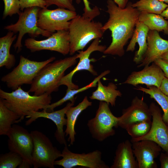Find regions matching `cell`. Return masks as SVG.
I'll return each mask as SVG.
<instances>
[{
	"mask_svg": "<svg viewBox=\"0 0 168 168\" xmlns=\"http://www.w3.org/2000/svg\"><path fill=\"white\" fill-rule=\"evenodd\" d=\"M160 58L168 60V51L163 54Z\"/></svg>",
	"mask_w": 168,
	"mask_h": 168,
	"instance_id": "obj_41",
	"label": "cell"
},
{
	"mask_svg": "<svg viewBox=\"0 0 168 168\" xmlns=\"http://www.w3.org/2000/svg\"><path fill=\"white\" fill-rule=\"evenodd\" d=\"M0 97L7 108L20 116L19 122L28 112L44 110L45 107L50 104L52 100L50 94L45 93L40 96H31L29 91H24L21 86L11 92L0 89Z\"/></svg>",
	"mask_w": 168,
	"mask_h": 168,
	"instance_id": "obj_3",
	"label": "cell"
},
{
	"mask_svg": "<svg viewBox=\"0 0 168 168\" xmlns=\"http://www.w3.org/2000/svg\"><path fill=\"white\" fill-rule=\"evenodd\" d=\"M152 124L151 119H147L130 124L125 129L131 139H136L147 134L151 129Z\"/></svg>",
	"mask_w": 168,
	"mask_h": 168,
	"instance_id": "obj_30",
	"label": "cell"
},
{
	"mask_svg": "<svg viewBox=\"0 0 168 168\" xmlns=\"http://www.w3.org/2000/svg\"><path fill=\"white\" fill-rule=\"evenodd\" d=\"M110 168H138L131 142L127 140L118 145Z\"/></svg>",
	"mask_w": 168,
	"mask_h": 168,
	"instance_id": "obj_21",
	"label": "cell"
},
{
	"mask_svg": "<svg viewBox=\"0 0 168 168\" xmlns=\"http://www.w3.org/2000/svg\"><path fill=\"white\" fill-rule=\"evenodd\" d=\"M159 1L162 2H165L166 3H168V0H158Z\"/></svg>",
	"mask_w": 168,
	"mask_h": 168,
	"instance_id": "obj_42",
	"label": "cell"
},
{
	"mask_svg": "<svg viewBox=\"0 0 168 168\" xmlns=\"http://www.w3.org/2000/svg\"><path fill=\"white\" fill-rule=\"evenodd\" d=\"M4 4V9L3 19L7 16H12L15 14H19L20 6L19 0H3Z\"/></svg>",
	"mask_w": 168,
	"mask_h": 168,
	"instance_id": "obj_32",
	"label": "cell"
},
{
	"mask_svg": "<svg viewBox=\"0 0 168 168\" xmlns=\"http://www.w3.org/2000/svg\"><path fill=\"white\" fill-rule=\"evenodd\" d=\"M46 3V8L52 5H55L58 7L65 8L70 10L75 11L76 9L70 0H44Z\"/></svg>",
	"mask_w": 168,
	"mask_h": 168,
	"instance_id": "obj_35",
	"label": "cell"
},
{
	"mask_svg": "<svg viewBox=\"0 0 168 168\" xmlns=\"http://www.w3.org/2000/svg\"><path fill=\"white\" fill-rule=\"evenodd\" d=\"M96 89L92 94L89 98L91 100H96L110 104L114 106L117 97H121L122 94L117 90L116 85L113 82H110L107 86L102 84L100 80L97 82Z\"/></svg>",
	"mask_w": 168,
	"mask_h": 168,
	"instance_id": "obj_23",
	"label": "cell"
},
{
	"mask_svg": "<svg viewBox=\"0 0 168 168\" xmlns=\"http://www.w3.org/2000/svg\"><path fill=\"white\" fill-rule=\"evenodd\" d=\"M149 30L148 28L145 24L138 21L127 47V52H133L135 50L136 43L138 44V50L135 52L133 58V62L137 64L141 63L146 54L147 47V38Z\"/></svg>",
	"mask_w": 168,
	"mask_h": 168,
	"instance_id": "obj_20",
	"label": "cell"
},
{
	"mask_svg": "<svg viewBox=\"0 0 168 168\" xmlns=\"http://www.w3.org/2000/svg\"><path fill=\"white\" fill-rule=\"evenodd\" d=\"M133 152L138 168H156L155 159L160 155L162 148L154 142L143 140L132 142Z\"/></svg>",
	"mask_w": 168,
	"mask_h": 168,
	"instance_id": "obj_16",
	"label": "cell"
},
{
	"mask_svg": "<svg viewBox=\"0 0 168 168\" xmlns=\"http://www.w3.org/2000/svg\"><path fill=\"white\" fill-rule=\"evenodd\" d=\"M166 95L168 96V78L165 77L159 88Z\"/></svg>",
	"mask_w": 168,
	"mask_h": 168,
	"instance_id": "obj_38",
	"label": "cell"
},
{
	"mask_svg": "<svg viewBox=\"0 0 168 168\" xmlns=\"http://www.w3.org/2000/svg\"><path fill=\"white\" fill-rule=\"evenodd\" d=\"M107 3L106 12L109 17L102 30L104 33L108 29L111 31L112 41L103 53L121 57L125 53L124 46L133 35L140 12L133 7L130 2L124 8L118 7L113 0H108Z\"/></svg>",
	"mask_w": 168,
	"mask_h": 168,
	"instance_id": "obj_1",
	"label": "cell"
},
{
	"mask_svg": "<svg viewBox=\"0 0 168 168\" xmlns=\"http://www.w3.org/2000/svg\"><path fill=\"white\" fill-rule=\"evenodd\" d=\"M24 45L31 52L46 50L57 52L65 55L70 52L68 30H61L53 33L48 38L37 40L31 38L25 40Z\"/></svg>",
	"mask_w": 168,
	"mask_h": 168,
	"instance_id": "obj_12",
	"label": "cell"
},
{
	"mask_svg": "<svg viewBox=\"0 0 168 168\" xmlns=\"http://www.w3.org/2000/svg\"><path fill=\"white\" fill-rule=\"evenodd\" d=\"M119 7L124 8L126 6L128 0H113Z\"/></svg>",
	"mask_w": 168,
	"mask_h": 168,
	"instance_id": "obj_39",
	"label": "cell"
},
{
	"mask_svg": "<svg viewBox=\"0 0 168 168\" xmlns=\"http://www.w3.org/2000/svg\"><path fill=\"white\" fill-rule=\"evenodd\" d=\"M77 58L76 54L45 65L34 79L29 92H34V95L40 96L45 93L51 94L58 91L65 71L75 64Z\"/></svg>",
	"mask_w": 168,
	"mask_h": 168,
	"instance_id": "obj_2",
	"label": "cell"
},
{
	"mask_svg": "<svg viewBox=\"0 0 168 168\" xmlns=\"http://www.w3.org/2000/svg\"><path fill=\"white\" fill-rule=\"evenodd\" d=\"M165 77L162 70L153 62L151 65L145 66L141 71L132 72L121 84L136 87L139 84H145L147 87L154 86L159 88Z\"/></svg>",
	"mask_w": 168,
	"mask_h": 168,
	"instance_id": "obj_18",
	"label": "cell"
},
{
	"mask_svg": "<svg viewBox=\"0 0 168 168\" xmlns=\"http://www.w3.org/2000/svg\"><path fill=\"white\" fill-rule=\"evenodd\" d=\"M72 2L73 0H70ZM76 2L79 4L81 2V0H75ZM84 7L83 9L84 13L82 16L84 17L93 20L96 16L100 14V12L99 9L97 6H95L92 9L90 8L89 2L88 0H83Z\"/></svg>",
	"mask_w": 168,
	"mask_h": 168,
	"instance_id": "obj_33",
	"label": "cell"
},
{
	"mask_svg": "<svg viewBox=\"0 0 168 168\" xmlns=\"http://www.w3.org/2000/svg\"><path fill=\"white\" fill-rule=\"evenodd\" d=\"M102 24L77 15L70 21L68 29L70 55L82 50L91 41L101 38L104 33Z\"/></svg>",
	"mask_w": 168,
	"mask_h": 168,
	"instance_id": "obj_4",
	"label": "cell"
},
{
	"mask_svg": "<svg viewBox=\"0 0 168 168\" xmlns=\"http://www.w3.org/2000/svg\"><path fill=\"white\" fill-rule=\"evenodd\" d=\"M160 15L163 17L168 19V6Z\"/></svg>",
	"mask_w": 168,
	"mask_h": 168,
	"instance_id": "obj_40",
	"label": "cell"
},
{
	"mask_svg": "<svg viewBox=\"0 0 168 168\" xmlns=\"http://www.w3.org/2000/svg\"><path fill=\"white\" fill-rule=\"evenodd\" d=\"M23 161L21 156L11 151L0 156V168H16Z\"/></svg>",
	"mask_w": 168,
	"mask_h": 168,
	"instance_id": "obj_31",
	"label": "cell"
},
{
	"mask_svg": "<svg viewBox=\"0 0 168 168\" xmlns=\"http://www.w3.org/2000/svg\"><path fill=\"white\" fill-rule=\"evenodd\" d=\"M20 116L7 108L0 99V135H7L12 125L18 123Z\"/></svg>",
	"mask_w": 168,
	"mask_h": 168,
	"instance_id": "obj_28",
	"label": "cell"
},
{
	"mask_svg": "<svg viewBox=\"0 0 168 168\" xmlns=\"http://www.w3.org/2000/svg\"><path fill=\"white\" fill-rule=\"evenodd\" d=\"M164 72L165 76L168 78V60L159 58L154 62Z\"/></svg>",
	"mask_w": 168,
	"mask_h": 168,
	"instance_id": "obj_36",
	"label": "cell"
},
{
	"mask_svg": "<svg viewBox=\"0 0 168 168\" xmlns=\"http://www.w3.org/2000/svg\"><path fill=\"white\" fill-rule=\"evenodd\" d=\"M77 15L75 11L64 8H40L38 13V26L41 29L52 33L68 30L70 21Z\"/></svg>",
	"mask_w": 168,
	"mask_h": 168,
	"instance_id": "obj_10",
	"label": "cell"
},
{
	"mask_svg": "<svg viewBox=\"0 0 168 168\" xmlns=\"http://www.w3.org/2000/svg\"><path fill=\"white\" fill-rule=\"evenodd\" d=\"M160 15L140 12L138 21L145 24L149 30L162 31L168 35V21Z\"/></svg>",
	"mask_w": 168,
	"mask_h": 168,
	"instance_id": "obj_26",
	"label": "cell"
},
{
	"mask_svg": "<svg viewBox=\"0 0 168 168\" xmlns=\"http://www.w3.org/2000/svg\"><path fill=\"white\" fill-rule=\"evenodd\" d=\"M100 38L94 40L91 44L85 50L78 51V54H76L79 61L76 66L69 73L64 76L61 79L59 86L64 85L67 87V88L74 89L79 88V86L74 84L72 81V78L74 74L78 71L85 70L90 72L94 76L97 75V72L94 70L93 65L91 63V61L96 60L94 59L90 58L91 54L93 52L99 51L103 52L106 49L105 45H100Z\"/></svg>",
	"mask_w": 168,
	"mask_h": 168,
	"instance_id": "obj_13",
	"label": "cell"
},
{
	"mask_svg": "<svg viewBox=\"0 0 168 168\" xmlns=\"http://www.w3.org/2000/svg\"><path fill=\"white\" fill-rule=\"evenodd\" d=\"M149 108L152 115V124L148 133L144 136L134 139L131 142L143 140L152 141L158 145L165 152L168 153V126L164 122L159 108L152 102Z\"/></svg>",
	"mask_w": 168,
	"mask_h": 168,
	"instance_id": "obj_14",
	"label": "cell"
},
{
	"mask_svg": "<svg viewBox=\"0 0 168 168\" xmlns=\"http://www.w3.org/2000/svg\"><path fill=\"white\" fill-rule=\"evenodd\" d=\"M159 160L161 168H168V153L161 152L160 154Z\"/></svg>",
	"mask_w": 168,
	"mask_h": 168,
	"instance_id": "obj_37",
	"label": "cell"
},
{
	"mask_svg": "<svg viewBox=\"0 0 168 168\" xmlns=\"http://www.w3.org/2000/svg\"><path fill=\"white\" fill-rule=\"evenodd\" d=\"M109 105L100 101L95 117L88 120L87 126L92 137L99 142L114 135V127H118V118L111 112Z\"/></svg>",
	"mask_w": 168,
	"mask_h": 168,
	"instance_id": "obj_8",
	"label": "cell"
},
{
	"mask_svg": "<svg viewBox=\"0 0 168 168\" xmlns=\"http://www.w3.org/2000/svg\"><path fill=\"white\" fill-rule=\"evenodd\" d=\"M20 10L22 11L25 8L38 7L40 8H46V3L44 0H19Z\"/></svg>",
	"mask_w": 168,
	"mask_h": 168,
	"instance_id": "obj_34",
	"label": "cell"
},
{
	"mask_svg": "<svg viewBox=\"0 0 168 168\" xmlns=\"http://www.w3.org/2000/svg\"><path fill=\"white\" fill-rule=\"evenodd\" d=\"M40 8L32 7L25 8L18 14L19 18L15 24L5 26L4 29L14 33L19 32L16 41L14 45L17 53L22 49V40L24 35L28 34L32 37L40 35L48 37L53 33L43 30L38 26V13Z\"/></svg>",
	"mask_w": 168,
	"mask_h": 168,
	"instance_id": "obj_6",
	"label": "cell"
},
{
	"mask_svg": "<svg viewBox=\"0 0 168 168\" xmlns=\"http://www.w3.org/2000/svg\"><path fill=\"white\" fill-rule=\"evenodd\" d=\"M75 102H68L65 107L56 111L47 112L43 111L41 112L32 111L28 112L27 113L26 117L30 119L26 121L25 125H30L39 118L50 119L56 126L57 129L54 133V137L56 140L61 145H67L65 138V133L63 131L64 126L66 125L67 124V119L65 118V116L68 109L74 105Z\"/></svg>",
	"mask_w": 168,
	"mask_h": 168,
	"instance_id": "obj_15",
	"label": "cell"
},
{
	"mask_svg": "<svg viewBox=\"0 0 168 168\" xmlns=\"http://www.w3.org/2000/svg\"><path fill=\"white\" fill-rule=\"evenodd\" d=\"M92 102L89 101L87 96H85L82 101L77 106L70 107L66 113L67 119L66 128L64 131L65 136H68V141L70 145H72L75 141V135L76 134L75 126L77 119L80 114L89 106L92 105Z\"/></svg>",
	"mask_w": 168,
	"mask_h": 168,
	"instance_id": "obj_22",
	"label": "cell"
},
{
	"mask_svg": "<svg viewBox=\"0 0 168 168\" xmlns=\"http://www.w3.org/2000/svg\"><path fill=\"white\" fill-rule=\"evenodd\" d=\"M55 59V57H52L44 61H37L21 55L17 66L10 72L2 77L1 81L8 88L13 90L24 84L31 85L40 70Z\"/></svg>",
	"mask_w": 168,
	"mask_h": 168,
	"instance_id": "obj_5",
	"label": "cell"
},
{
	"mask_svg": "<svg viewBox=\"0 0 168 168\" xmlns=\"http://www.w3.org/2000/svg\"><path fill=\"white\" fill-rule=\"evenodd\" d=\"M110 72V71L108 70L102 72L90 84L81 88L74 89L67 88L66 93L63 98L57 102L47 105L45 107V109L42 111L51 112L54 111L55 108L63 105L68 101L69 100L71 102L75 101L76 97H75L74 96L76 95L89 88L96 87L97 85L98 81L104 76L109 73Z\"/></svg>",
	"mask_w": 168,
	"mask_h": 168,
	"instance_id": "obj_25",
	"label": "cell"
},
{
	"mask_svg": "<svg viewBox=\"0 0 168 168\" xmlns=\"http://www.w3.org/2000/svg\"><path fill=\"white\" fill-rule=\"evenodd\" d=\"M61 157V159L55 161V165L61 166L64 168L77 166L88 168H110L102 160L101 152L97 150L87 153H77L70 151L66 145L62 152Z\"/></svg>",
	"mask_w": 168,
	"mask_h": 168,
	"instance_id": "obj_11",
	"label": "cell"
},
{
	"mask_svg": "<svg viewBox=\"0 0 168 168\" xmlns=\"http://www.w3.org/2000/svg\"><path fill=\"white\" fill-rule=\"evenodd\" d=\"M8 148L22 157L23 161L19 168H29L33 166V142L30 133L23 127L13 124L7 135Z\"/></svg>",
	"mask_w": 168,
	"mask_h": 168,
	"instance_id": "obj_9",
	"label": "cell"
},
{
	"mask_svg": "<svg viewBox=\"0 0 168 168\" xmlns=\"http://www.w3.org/2000/svg\"><path fill=\"white\" fill-rule=\"evenodd\" d=\"M134 89L149 95L161 107L163 112L162 119L168 126V96L163 93L160 89L154 86L145 88L141 86H136Z\"/></svg>",
	"mask_w": 168,
	"mask_h": 168,
	"instance_id": "obj_27",
	"label": "cell"
},
{
	"mask_svg": "<svg viewBox=\"0 0 168 168\" xmlns=\"http://www.w3.org/2000/svg\"><path fill=\"white\" fill-rule=\"evenodd\" d=\"M33 140L32 164L34 168H54L56 160L61 157L62 152L53 146L49 138L38 130L30 132Z\"/></svg>",
	"mask_w": 168,
	"mask_h": 168,
	"instance_id": "obj_7",
	"label": "cell"
},
{
	"mask_svg": "<svg viewBox=\"0 0 168 168\" xmlns=\"http://www.w3.org/2000/svg\"><path fill=\"white\" fill-rule=\"evenodd\" d=\"M118 118V126L125 129L133 123L151 119L152 115L149 107L143 98L136 96L132 100L130 106L123 109L122 115Z\"/></svg>",
	"mask_w": 168,
	"mask_h": 168,
	"instance_id": "obj_17",
	"label": "cell"
},
{
	"mask_svg": "<svg viewBox=\"0 0 168 168\" xmlns=\"http://www.w3.org/2000/svg\"><path fill=\"white\" fill-rule=\"evenodd\" d=\"M132 6L140 12L160 15L168 5L158 0H139Z\"/></svg>",
	"mask_w": 168,
	"mask_h": 168,
	"instance_id": "obj_29",
	"label": "cell"
},
{
	"mask_svg": "<svg viewBox=\"0 0 168 168\" xmlns=\"http://www.w3.org/2000/svg\"><path fill=\"white\" fill-rule=\"evenodd\" d=\"M14 34L8 31L5 35L0 38V67H4L10 69L15 64V56L10 52L11 45L16 37Z\"/></svg>",
	"mask_w": 168,
	"mask_h": 168,
	"instance_id": "obj_24",
	"label": "cell"
},
{
	"mask_svg": "<svg viewBox=\"0 0 168 168\" xmlns=\"http://www.w3.org/2000/svg\"><path fill=\"white\" fill-rule=\"evenodd\" d=\"M147 49L145 56L137 67L149 65L168 51V40L162 38L159 32L149 30L147 36Z\"/></svg>",
	"mask_w": 168,
	"mask_h": 168,
	"instance_id": "obj_19",
	"label": "cell"
}]
</instances>
